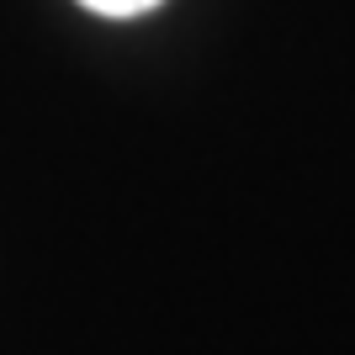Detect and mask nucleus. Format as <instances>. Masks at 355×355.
<instances>
[{"mask_svg":"<svg viewBox=\"0 0 355 355\" xmlns=\"http://www.w3.org/2000/svg\"><path fill=\"white\" fill-rule=\"evenodd\" d=\"M85 11H96V16H144V11H154L159 0H80Z\"/></svg>","mask_w":355,"mask_h":355,"instance_id":"nucleus-1","label":"nucleus"}]
</instances>
